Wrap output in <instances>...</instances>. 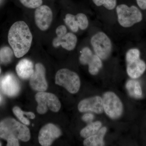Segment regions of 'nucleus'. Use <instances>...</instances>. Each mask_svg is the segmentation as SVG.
<instances>
[{
    "mask_svg": "<svg viewBox=\"0 0 146 146\" xmlns=\"http://www.w3.org/2000/svg\"><path fill=\"white\" fill-rule=\"evenodd\" d=\"M33 36L28 26L25 22L18 21L11 26L9 31V43L16 57H23L31 47Z\"/></svg>",
    "mask_w": 146,
    "mask_h": 146,
    "instance_id": "obj_1",
    "label": "nucleus"
},
{
    "mask_svg": "<svg viewBox=\"0 0 146 146\" xmlns=\"http://www.w3.org/2000/svg\"><path fill=\"white\" fill-rule=\"evenodd\" d=\"M0 138L7 141V146H18L19 140L28 141L31 133L26 126L13 118H7L0 122Z\"/></svg>",
    "mask_w": 146,
    "mask_h": 146,
    "instance_id": "obj_2",
    "label": "nucleus"
},
{
    "mask_svg": "<svg viewBox=\"0 0 146 146\" xmlns=\"http://www.w3.org/2000/svg\"><path fill=\"white\" fill-rule=\"evenodd\" d=\"M116 11L118 22L123 27H130L143 19L141 11L135 6L129 7L126 5H120L117 7Z\"/></svg>",
    "mask_w": 146,
    "mask_h": 146,
    "instance_id": "obj_3",
    "label": "nucleus"
},
{
    "mask_svg": "<svg viewBox=\"0 0 146 146\" xmlns=\"http://www.w3.org/2000/svg\"><path fill=\"white\" fill-rule=\"evenodd\" d=\"M55 83L63 86L72 94L77 93L80 88V79L78 75L67 69L58 71L55 76Z\"/></svg>",
    "mask_w": 146,
    "mask_h": 146,
    "instance_id": "obj_4",
    "label": "nucleus"
},
{
    "mask_svg": "<svg viewBox=\"0 0 146 146\" xmlns=\"http://www.w3.org/2000/svg\"><path fill=\"white\" fill-rule=\"evenodd\" d=\"M38 103L37 111L39 114H45L49 109L54 112H58L61 107V104L57 97L51 93L39 92L35 96Z\"/></svg>",
    "mask_w": 146,
    "mask_h": 146,
    "instance_id": "obj_5",
    "label": "nucleus"
},
{
    "mask_svg": "<svg viewBox=\"0 0 146 146\" xmlns=\"http://www.w3.org/2000/svg\"><path fill=\"white\" fill-rule=\"evenodd\" d=\"M91 42L96 54L100 58L106 60L109 57L112 50V43L105 33L98 32L92 36Z\"/></svg>",
    "mask_w": 146,
    "mask_h": 146,
    "instance_id": "obj_6",
    "label": "nucleus"
},
{
    "mask_svg": "<svg viewBox=\"0 0 146 146\" xmlns=\"http://www.w3.org/2000/svg\"><path fill=\"white\" fill-rule=\"evenodd\" d=\"M102 100L104 109L109 117L115 119L121 117L123 112L122 103L115 93L106 92Z\"/></svg>",
    "mask_w": 146,
    "mask_h": 146,
    "instance_id": "obj_7",
    "label": "nucleus"
},
{
    "mask_svg": "<svg viewBox=\"0 0 146 146\" xmlns=\"http://www.w3.org/2000/svg\"><path fill=\"white\" fill-rule=\"evenodd\" d=\"M80 61L83 65H89V71L92 75H96L102 67L101 58L96 54H94L88 47H84L81 52Z\"/></svg>",
    "mask_w": 146,
    "mask_h": 146,
    "instance_id": "obj_8",
    "label": "nucleus"
},
{
    "mask_svg": "<svg viewBox=\"0 0 146 146\" xmlns=\"http://www.w3.org/2000/svg\"><path fill=\"white\" fill-rule=\"evenodd\" d=\"M61 135V131L56 125L49 123L44 126L39 131L38 140L43 146H50L53 142Z\"/></svg>",
    "mask_w": 146,
    "mask_h": 146,
    "instance_id": "obj_9",
    "label": "nucleus"
},
{
    "mask_svg": "<svg viewBox=\"0 0 146 146\" xmlns=\"http://www.w3.org/2000/svg\"><path fill=\"white\" fill-rule=\"evenodd\" d=\"M52 12L47 5L37 7L35 12V20L36 25L41 30L45 31L49 28L52 20Z\"/></svg>",
    "mask_w": 146,
    "mask_h": 146,
    "instance_id": "obj_10",
    "label": "nucleus"
},
{
    "mask_svg": "<svg viewBox=\"0 0 146 146\" xmlns=\"http://www.w3.org/2000/svg\"><path fill=\"white\" fill-rule=\"evenodd\" d=\"M31 86L35 91L43 92L46 90L48 84L45 78V69L44 65L36 63L35 70L30 78Z\"/></svg>",
    "mask_w": 146,
    "mask_h": 146,
    "instance_id": "obj_11",
    "label": "nucleus"
},
{
    "mask_svg": "<svg viewBox=\"0 0 146 146\" xmlns=\"http://www.w3.org/2000/svg\"><path fill=\"white\" fill-rule=\"evenodd\" d=\"M1 87L3 93L9 97L17 96L21 90L19 80L11 73L6 74L2 79Z\"/></svg>",
    "mask_w": 146,
    "mask_h": 146,
    "instance_id": "obj_12",
    "label": "nucleus"
},
{
    "mask_svg": "<svg viewBox=\"0 0 146 146\" xmlns=\"http://www.w3.org/2000/svg\"><path fill=\"white\" fill-rule=\"evenodd\" d=\"M78 109L80 112L91 111L101 114L104 110L102 99L100 97L96 96L82 100L79 103Z\"/></svg>",
    "mask_w": 146,
    "mask_h": 146,
    "instance_id": "obj_13",
    "label": "nucleus"
},
{
    "mask_svg": "<svg viewBox=\"0 0 146 146\" xmlns=\"http://www.w3.org/2000/svg\"><path fill=\"white\" fill-rule=\"evenodd\" d=\"M77 38L75 35L71 33H66L61 37H56L53 41V45L55 48L61 46L63 48L71 51L75 48Z\"/></svg>",
    "mask_w": 146,
    "mask_h": 146,
    "instance_id": "obj_14",
    "label": "nucleus"
},
{
    "mask_svg": "<svg viewBox=\"0 0 146 146\" xmlns=\"http://www.w3.org/2000/svg\"><path fill=\"white\" fill-rule=\"evenodd\" d=\"M146 69V63L140 58L127 63V72L131 78L136 79L140 77Z\"/></svg>",
    "mask_w": 146,
    "mask_h": 146,
    "instance_id": "obj_15",
    "label": "nucleus"
},
{
    "mask_svg": "<svg viewBox=\"0 0 146 146\" xmlns=\"http://www.w3.org/2000/svg\"><path fill=\"white\" fill-rule=\"evenodd\" d=\"M16 71L21 78L25 80L30 78L34 72L33 63L26 58L22 59L16 65Z\"/></svg>",
    "mask_w": 146,
    "mask_h": 146,
    "instance_id": "obj_16",
    "label": "nucleus"
},
{
    "mask_svg": "<svg viewBox=\"0 0 146 146\" xmlns=\"http://www.w3.org/2000/svg\"><path fill=\"white\" fill-rule=\"evenodd\" d=\"M107 131L106 127H103L99 130L96 135H93L86 138L83 142V145L86 146H102L104 145V138Z\"/></svg>",
    "mask_w": 146,
    "mask_h": 146,
    "instance_id": "obj_17",
    "label": "nucleus"
},
{
    "mask_svg": "<svg viewBox=\"0 0 146 146\" xmlns=\"http://www.w3.org/2000/svg\"><path fill=\"white\" fill-rule=\"evenodd\" d=\"M126 88L131 96L135 98H140L142 97V89L138 81L133 80H128Z\"/></svg>",
    "mask_w": 146,
    "mask_h": 146,
    "instance_id": "obj_18",
    "label": "nucleus"
},
{
    "mask_svg": "<svg viewBox=\"0 0 146 146\" xmlns=\"http://www.w3.org/2000/svg\"><path fill=\"white\" fill-rule=\"evenodd\" d=\"M101 126L102 123L100 121L91 123L82 129L80 135L83 138H88L96 134L100 130Z\"/></svg>",
    "mask_w": 146,
    "mask_h": 146,
    "instance_id": "obj_19",
    "label": "nucleus"
},
{
    "mask_svg": "<svg viewBox=\"0 0 146 146\" xmlns=\"http://www.w3.org/2000/svg\"><path fill=\"white\" fill-rule=\"evenodd\" d=\"M13 113L15 116L22 122L24 125H29L30 121L27 118L25 117L24 115H26L28 117L31 119H34L35 118V115L33 112H25L22 110L18 106H15L13 108Z\"/></svg>",
    "mask_w": 146,
    "mask_h": 146,
    "instance_id": "obj_20",
    "label": "nucleus"
},
{
    "mask_svg": "<svg viewBox=\"0 0 146 146\" xmlns=\"http://www.w3.org/2000/svg\"><path fill=\"white\" fill-rule=\"evenodd\" d=\"M13 56V51L9 47H4L0 49V61L1 63L4 64L9 63Z\"/></svg>",
    "mask_w": 146,
    "mask_h": 146,
    "instance_id": "obj_21",
    "label": "nucleus"
},
{
    "mask_svg": "<svg viewBox=\"0 0 146 146\" xmlns=\"http://www.w3.org/2000/svg\"><path fill=\"white\" fill-rule=\"evenodd\" d=\"M66 25L72 31L74 32H77L78 30V25L76 16L68 13L65 16L64 20Z\"/></svg>",
    "mask_w": 146,
    "mask_h": 146,
    "instance_id": "obj_22",
    "label": "nucleus"
},
{
    "mask_svg": "<svg viewBox=\"0 0 146 146\" xmlns=\"http://www.w3.org/2000/svg\"><path fill=\"white\" fill-rule=\"evenodd\" d=\"M95 4L98 6L104 5L108 10H112L116 7V0H93Z\"/></svg>",
    "mask_w": 146,
    "mask_h": 146,
    "instance_id": "obj_23",
    "label": "nucleus"
},
{
    "mask_svg": "<svg viewBox=\"0 0 146 146\" xmlns=\"http://www.w3.org/2000/svg\"><path fill=\"white\" fill-rule=\"evenodd\" d=\"M76 17L79 28L82 30L86 29L89 26V21L87 16L83 13H79L76 15Z\"/></svg>",
    "mask_w": 146,
    "mask_h": 146,
    "instance_id": "obj_24",
    "label": "nucleus"
},
{
    "mask_svg": "<svg viewBox=\"0 0 146 146\" xmlns=\"http://www.w3.org/2000/svg\"><path fill=\"white\" fill-rule=\"evenodd\" d=\"M21 3L27 8H37L42 5V0H20Z\"/></svg>",
    "mask_w": 146,
    "mask_h": 146,
    "instance_id": "obj_25",
    "label": "nucleus"
},
{
    "mask_svg": "<svg viewBox=\"0 0 146 146\" xmlns=\"http://www.w3.org/2000/svg\"><path fill=\"white\" fill-rule=\"evenodd\" d=\"M140 52L138 49L132 48L129 50L126 54L127 63L140 58Z\"/></svg>",
    "mask_w": 146,
    "mask_h": 146,
    "instance_id": "obj_26",
    "label": "nucleus"
},
{
    "mask_svg": "<svg viewBox=\"0 0 146 146\" xmlns=\"http://www.w3.org/2000/svg\"><path fill=\"white\" fill-rule=\"evenodd\" d=\"M67 30L64 25H60L58 27L56 30V33L57 37H61L67 33Z\"/></svg>",
    "mask_w": 146,
    "mask_h": 146,
    "instance_id": "obj_27",
    "label": "nucleus"
},
{
    "mask_svg": "<svg viewBox=\"0 0 146 146\" xmlns=\"http://www.w3.org/2000/svg\"><path fill=\"white\" fill-rule=\"evenodd\" d=\"M94 115L90 113H87L84 114L82 116V119L84 121L87 123L91 122L94 119Z\"/></svg>",
    "mask_w": 146,
    "mask_h": 146,
    "instance_id": "obj_28",
    "label": "nucleus"
},
{
    "mask_svg": "<svg viewBox=\"0 0 146 146\" xmlns=\"http://www.w3.org/2000/svg\"><path fill=\"white\" fill-rule=\"evenodd\" d=\"M138 6L142 9H146V0H136Z\"/></svg>",
    "mask_w": 146,
    "mask_h": 146,
    "instance_id": "obj_29",
    "label": "nucleus"
},
{
    "mask_svg": "<svg viewBox=\"0 0 146 146\" xmlns=\"http://www.w3.org/2000/svg\"><path fill=\"white\" fill-rule=\"evenodd\" d=\"M2 101V97L0 95V103H1Z\"/></svg>",
    "mask_w": 146,
    "mask_h": 146,
    "instance_id": "obj_30",
    "label": "nucleus"
},
{
    "mask_svg": "<svg viewBox=\"0 0 146 146\" xmlns=\"http://www.w3.org/2000/svg\"><path fill=\"white\" fill-rule=\"evenodd\" d=\"M1 145H2V144H1V142H0V146H1Z\"/></svg>",
    "mask_w": 146,
    "mask_h": 146,
    "instance_id": "obj_31",
    "label": "nucleus"
},
{
    "mask_svg": "<svg viewBox=\"0 0 146 146\" xmlns=\"http://www.w3.org/2000/svg\"><path fill=\"white\" fill-rule=\"evenodd\" d=\"M1 72V68H0V73Z\"/></svg>",
    "mask_w": 146,
    "mask_h": 146,
    "instance_id": "obj_32",
    "label": "nucleus"
}]
</instances>
